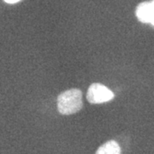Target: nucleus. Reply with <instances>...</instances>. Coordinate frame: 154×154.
Here are the masks:
<instances>
[{
  "instance_id": "obj_1",
  "label": "nucleus",
  "mask_w": 154,
  "mask_h": 154,
  "mask_svg": "<svg viewBox=\"0 0 154 154\" xmlns=\"http://www.w3.org/2000/svg\"><path fill=\"white\" fill-rule=\"evenodd\" d=\"M82 107V93L77 88H72L62 93L57 97V110L63 115L76 113Z\"/></svg>"
},
{
  "instance_id": "obj_2",
  "label": "nucleus",
  "mask_w": 154,
  "mask_h": 154,
  "mask_svg": "<svg viewBox=\"0 0 154 154\" xmlns=\"http://www.w3.org/2000/svg\"><path fill=\"white\" fill-rule=\"evenodd\" d=\"M114 98V94L107 87L100 83L92 84L88 91L87 99L91 104H102Z\"/></svg>"
},
{
  "instance_id": "obj_3",
  "label": "nucleus",
  "mask_w": 154,
  "mask_h": 154,
  "mask_svg": "<svg viewBox=\"0 0 154 154\" xmlns=\"http://www.w3.org/2000/svg\"><path fill=\"white\" fill-rule=\"evenodd\" d=\"M135 14L140 22L151 24L154 18V0L140 3L136 8Z\"/></svg>"
},
{
  "instance_id": "obj_4",
  "label": "nucleus",
  "mask_w": 154,
  "mask_h": 154,
  "mask_svg": "<svg viewBox=\"0 0 154 154\" xmlns=\"http://www.w3.org/2000/svg\"><path fill=\"white\" fill-rule=\"evenodd\" d=\"M96 154H121V148L115 140H109L99 147Z\"/></svg>"
},
{
  "instance_id": "obj_5",
  "label": "nucleus",
  "mask_w": 154,
  "mask_h": 154,
  "mask_svg": "<svg viewBox=\"0 0 154 154\" xmlns=\"http://www.w3.org/2000/svg\"><path fill=\"white\" fill-rule=\"evenodd\" d=\"M19 1H21V0H5V2H6L7 4H16V3H18Z\"/></svg>"
},
{
  "instance_id": "obj_6",
  "label": "nucleus",
  "mask_w": 154,
  "mask_h": 154,
  "mask_svg": "<svg viewBox=\"0 0 154 154\" xmlns=\"http://www.w3.org/2000/svg\"><path fill=\"white\" fill-rule=\"evenodd\" d=\"M151 24H152V26H154V18H153V20L152 21V22H151Z\"/></svg>"
}]
</instances>
